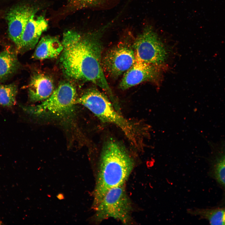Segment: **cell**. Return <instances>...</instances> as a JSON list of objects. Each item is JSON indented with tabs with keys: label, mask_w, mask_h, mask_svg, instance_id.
<instances>
[{
	"label": "cell",
	"mask_w": 225,
	"mask_h": 225,
	"mask_svg": "<svg viewBox=\"0 0 225 225\" xmlns=\"http://www.w3.org/2000/svg\"><path fill=\"white\" fill-rule=\"evenodd\" d=\"M135 59L133 48L127 44L120 43L108 51L102 58V69L109 77L117 78L132 66Z\"/></svg>",
	"instance_id": "obj_8"
},
{
	"label": "cell",
	"mask_w": 225,
	"mask_h": 225,
	"mask_svg": "<svg viewBox=\"0 0 225 225\" xmlns=\"http://www.w3.org/2000/svg\"><path fill=\"white\" fill-rule=\"evenodd\" d=\"M19 66L17 52L13 49L8 48L0 52V82L14 74Z\"/></svg>",
	"instance_id": "obj_14"
},
{
	"label": "cell",
	"mask_w": 225,
	"mask_h": 225,
	"mask_svg": "<svg viewBox=\"0 0 225 225\" xmlns=\"http://www.w3.org/2000/svg\"><path fill=\"white\" fill-rule=\"evenodd\" d=\"M94 209L97 222L112 218L126 225L132 222V208L124 184L108 191Z\"/></svg>",
	"instance_id": "obj_5"
},
{
	"label": "cell",
	"mask_w": 225,
	"mask_h": 225,
	"mask_svg": "<svg viewBox=\"0 0 225 225\" xmlns=\"http://www.w3.org/2000/svg\"><path fill=\"white\" fill-rule=\"evenodd\" d=\"M188 213L207 219L211 225H225V208L214 209L191 208Z\"/></svg>",
	"instance_id": "obj_15"
},
{
	"label": "cell",
	"mask_w": 225,
	"mask_h": 225,
	"mask_svg": "<svg viewBox=\"0 0 225 225\" xmlns=\"http://www.w3.org/2000/svg\"><path fill=\"white\" fill-rule=\"evenodd\" d=\"M42 8L37 2H26L18 4L7 12L5 19L8 26V34L18 50L22 35L28 21Z\"/></svg>",
	"instance_id": "obj_7"
},
{
	"label": "cell",
	"mask_w": 225,
	"mask_h": 225,
	"mask_svg": "<svg viewBox=\"0 0 225 225\" xmlns=\"http://www.w3.org/2000/svg\"><path fill=\"white\" fill-rule=\"evenodd\" d=\"M17 92V87L15 83L0 85V105L8 107L15 105Z\"/></svg>",
	"instance_id": "obj_16"
},
{
	"label": "cell",
	"mask_w": 225,
	"mask_h": 225,
	"mask_svg": "<svg viewBox=\"0 0 225 225\" xmlns=\"http://www.w3.org/2000/svg\"><path fill=\"white\" fill-rule=\"evenodd\" d=\"M132 47L135 57L147 63L160 66L168 57L165 46L149 25L146 27L136 38Z\"/></svg>",
	"instance_id": "obj_6"
},
{
	"label": "cell",
	"mask_w": 225,
	"mask_h": 225,
	"mask_svg": "<svg viewBox=\"0 0 225 225\" xmlns=\"http://www.w3.org/2000/svg\"><path fill=\"white\" fill-rule=\"evenodd\" d=\"M76 97L74 86L69 82H63L41 104L22 108L27 112L36 116L68 118L73 114Z\"/></svg>",
	"instance_id": "obj_4"
},
{
	"label": "cell",
	"mask_w": 225,
	"mask_h": 225,
	"mask_svg": "<svg viewBox=\"0 0 225 225\" xmlns=\"http://www.w3.org/2000/svg\"><path fill=\"white\" fill-rule=\"evenodd\" d=\"M112 21L92 32L82 34L69 30L63 35L60 62L62 72L72 79L88 81L108 92L113 99L102 65L101 36Z\"/></svg>",
	"instance_id": "obj_1"
},
{
	"label": "cell",
	"mask_w": 225,
	"mask_h": 225,
	"mask_svg": "<svg viewBox=\"0 0 225 225\" xmlns=\"http://www.w3.org/2000/svg\"><path fill=\"white\" fill-rule=\"evenodd\" d=\"M122 0H68L64 7V13H68L89 8L97 10L110 9Z\"/></svg>",
	"instance_id": "obj_13"
},
{
	"label": "cell",
	"mask_w": 225,
	"mask_h": 225,
	"mask_svg": "<svg viewBox=\"0 0 225 225\" xmlns=\"http://www.w3.org/2000/svg\"><path fill=\"white\" fill-rule=\"evenodd\" d=\"M63 49L62 41L57 36H45L37 44L32 58L36 60L55 58L61 54Z\"/></svg>",
	"instance_id": "obj_12"
},
{
	"label": "cell",
	"mask_w": 225,
	"mask_h": 225,
	"mask_svg": "<svg viewBox=\"0 0 225 225\" xmlns=\"http://www.w3.org/2000/svg\"><path fill=\"white\" fill-rule=\"evenodd\" d=\"M160 67L143 62L135 57L133 65L124 73L119 88L126 90L145 81L157 80L160 75Z\"/></svg>",
	"instance_id": "obj_9"
},
{
	"label": "cell",
	"mask_w": 225,
	"mask_h": 225,
	"mask_svg": "<svg viewBox=\"0 0 225 225\" xmlns=\"http://www.w3.org/2000/svg\"><path fill=\"white\" fill-rule=\"evenodd\" d=\"M32 16L27 23L22 36L18 50L26 51L33 49L42 33L47 29L48 22L44 16Z\"/></svg>",
	"instance_id": "obj_10"
},
{
	"label": "cell",
	"mask_w": 225,
	"mask_h": 225,
	"mask_svg": "<svg viewBox=\"0 0 225 225\" xmlns=\"http://www.w3.org/2000/svg\"><path fill=\"white\" fill-rule=\"evenodd\" d=\"M0 224H1V222H0Z\"/></svg>",
	"instance_id": "obj_18"
},
{
	"label": "cell",
	"mask_w": 225,
	"mask_h": 225,
	"mask_svg": "<svg viewBox=\"0 0 225 225\" xmlns=\"http://www.w3.org/2000/svg\"><path fill=\"white\" fill-rule=\"evenodd\" d=\"M214 172L218 181L225 188V154L216 164Z\"/></svg>",
	"instance_id": "obj_17"
},
{
	"label": "cell",
	"mask_w": 225,
	"mask_h": 225,
	"mask_svg": "<svg viewBox=\"0 0 225 225\" xmlns=\"http://www.w3.org/2000/svg\"><path fill=\"white\" fill-rule=\"evenodd\" d=\"M82 105L104 122L112 123L123 132L132 146L142 150L144 138L149 135L151 128L143 122H132L118 112L108 98L96 89H91L77 98Z\"/></svg>",
	"instance_id": "obj_3"
},
{
	"label": "cell",
	"mask_w": 225,
	"mask_h": 225,
	"mask_svg": "<svg viewBox=\"0 0 225 225\" xmlns=\"http://www.w3.org/2000/svg\"><path fill=\"white\" fill-rule=\"evenodd\" d=\"M134 166V162L125 148L115 140L106 142L102 150L93 192L94 209L110 189L124 184Z\"/></svg>",
	"instance_id": "obj_2"
},
{
	"label": "cell",
	"mask_w": 225,
	"mask_h": 225,
	"mask_svg": "<svg viewBox=\"0 0 225 225\" xmlns=\"http://www.w3.org/2000/svg\"><path fill=\"white\" fill-rule=\"evenodd\" d=\"M53 80L49 76L41 73L33 74L28 85L30 100L35 102L46 100L54 90Z\"/></svg>",
	"instance_id": "obj_11"
}]
</instances>
